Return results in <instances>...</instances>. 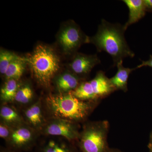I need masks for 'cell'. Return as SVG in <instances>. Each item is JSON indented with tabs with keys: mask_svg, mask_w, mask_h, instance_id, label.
<instances>
[{
	"mask_svg": "<svg viewBox=\"0 0 152 152\" xmlns=\"http://www.w3.org/2000/svg\"><path fill=\"white\" fill-rule=\"evenodd\" d=\"M124 26L113 24L103 19L97 32L89 37L88 42L96 47L98 51H104L113 58L114 66L125 58L134 57V53L130 48L125 38Z\"/></svg>",
	"mask_w": 152,
	"mask_h": 152,
	"instance_id": "obj_1",
	"label": "cell"
},
{
	"mask_svg": "<svg viewBox=\"0 0 152 152\" xmlns=\"http://www.w3.org/2000/svg\"><path fill=\"white\" fill-rule=\"evenodd\" d=\"M26 60L36 80L42 86L49 88L60 69V58L55 50L47 45L39 44Z\"/></svg>",
	"mask_w": 152,
	"mask_h": 152,
	"instance_id": "obj_2",
	"label": "cell"
},
{
	"mask_svg": "<svg viewBox=\"0 0 152 152\" xmlns=\"http://www.w3.org/2000/svg\"><path fill=\"white\" fill-rule=\"evenodd\" d=\"M47 107L55 118L80 121L89 114L90 103L76 97L70 92L66 94L50 95L46 99Z\"/></svg>",
	"mask_w": 152,
	"mask_h": 152,
	"instance_id": "obj_3",
	"label": "cell"
},
{
	"mask_svg": "<svg viewBox=\"0 0 152 152\" xmlns=\"http://www.w3.org/2000/svg\"><path fill=\"white\" fill-rule=\"evenodd\" d=\"M108 124L105 121L86 126L80 135V147L82 152H108Z\"/></svg>",
	"mask_w": 152,
	"mask_h": 152,
	"instance_id": "obj_4",
	"label": "cell"
},
{
	"mask_svg": "<svg viewBox=\"0 0 152 152\" xmlns=\"http://www.w3.org/2000/svg\"><path fill=\"white\" fill-rule=\"evenodd\" d=\"M115 91L110 79L104 72L99 71L91 80L83 82L71 93L78 99L87 101L107 96Z\"/></svg>",
	"mask_w": 152,
	"mask_h": 152,
	"instance_id": "obj_5",
	"label": "cell"
},
{
	"mask_svg": "<svg viewBox=\"0 0 152 152\" xmlns=\"http://www.w3.org/2000/svg\"><path fill=\"white\" fill-rule=\"evenodd\" d=\"M57 39L63 52L66 55H72L83 44L88 42L89 37L85 35L76 23L72 21L61 28Z\"/></svg>",
	"mask_w": 152,
	"mask_h": 152,
	"instance_id": "obj_6",
	"label": "cell"
},
{
	"mask_svg": "<svg viewBox=\"0 0 152 152\" xmlns=\"http://www.w3.org/2000/svg\"><path fill=\"white\" fill-rule=\"evenodd\" d=\"M44 132L49 135L62 136L69 141L75 140L80 137L72 122L61 119L52 120L45 126Z\"/></svg>",
	"mask_w": 152,
	"mask_h": 152,
	"instance_id": "obj_7",
	"label": "cell"
},
{
	"mask_svg": "<svg viewBox=\"0 0 152 152\" xmlns=\"http://www.w3.org/2000/svg\"><path fill=\"white\" fill-rule=\"evenodd\" d=\"M34 133L31 129L26 126L17 127L12 131L9 139L12 150L18 151L30 148L34 141Z\"/></svg>",
	"mask_w": 152,
	"mask_h": 152,
	"instance_id": "obj_8",
	"label": "cell"
},
{
	"mask_svg": "<svg viewBox=\"0 0 152 152\" xmlns=\"http://www.w3.org/2000/svg\"><path fill=\"white\" fill-rule=\"evenodd\" d=\"M101 61L97 55H88L78 53L75 55L70 64L72 72L77 76H86Z\"/></svg>",
	"mask_w": 152,
	"mask_h": 152,
	"instance_id": "obj_9",
	"label": "cell"
},
{
	"mask_svg": "<svg viewBox=\"0 0 152 152\" xmlns=\"http://www.w3.org/2000/svg\"><path fill=\"white\" fill-rule=\"evenodd\" d=\"M129 10V20L124 25L126 30L129 26L135 23L142 18L145 15V7L143 0H124Z\"/></svg>",
	"mask_w": 152,
	"mask_h": 152,
	"instance_id": "obj_10",
	"label": "cell"
},
{
	"mask_svg": "<svg viewBox=\"0 0 152 152\" xmlns=\"http://www.w3.org/2000/svg\"><path fill=\"white\" fill-rule=\"evenodd\" d=\"M118 71L116 74L110 79L113 86L115 90H122L126 92L128 90V80L130 74L135 69L126 68L123 64V60L117 64Z\"/></svg>",
	"mask_w": 152,
	"mask_h": 152,
	"instance_id": "obj_11",
	"label": "cell"
},
{
	"mask_svg": "<svg viewBox=\"0 0 152 152\" xmlns=\"http://www.w3.org/2000/svg\"><path fill=\"white\" fill-rule=\"evenodd\" d=\"M56 84L61 91L69 93L75 89L78 86L79 78L73 72H66L58 77Z\"/></svg>",
	"mask_w": 152,
	"mask_h": 152,
	"instance_id": "obj_12",
	"label": "cell"
},
{
	"mask_svg": "<svg viewBox=\"0 0 152 152\" xmlns=\"http://www.w3.org/2000/svg\"><path fill=\"white\" fill-rule=\"evenodd\" d=\"M26 63V59L21 57L13 61L9 66L5 74L6 80L13 79L18 80L24 72Z\"/></svg>",
	"mask_w": 152,
	"mask_h": 152,
	"instance_id": "obj_13",
	"label": "cell"
},
{
	"mask_svg": "<svg viewBox=\"0 0 152 152\" xmlns=\"http://www.w3.org/2000/svg\"><path fill=\"white\" fill-rule=\"evenodd\" d=\"M20 87L18 80L13 79L7 80L1 90V99L6 102L14 100Z\"/></svg>",
	"mask_w": 152,
	"mask_h": 152,
	"instance_id": "obj_14",
	"label": "cell"
},
{
	"mask_svg": "<svg viewBox=\"0 0 152 152\" xmlns=\"http://www.w3.org/2000/svg\"><path fill=\"white\" fill-rule=\"evenodd\" d=\"M39 152H76L73 147L64 142L49 141L41 147Z\"/></svg>",
	"mask_w": 152,
	"mask_h": 152,
	"instance_id": "obj_15",
	"label": "cell"
},
{
	"mask_svg": "<svg viewBox=\"0 0 152 152\" xmlns=\"http://www.w3.org/2000/svg\"><path fill=\"white\" fill-rule=\"evenodd\" d=\"M25 115L31 124L34 126H41L43 122V117L40 103L37 102L31 106L25 112Z\"/></svg>",
	"mask_w": 152,
	"mask_h": 152,
	"instance_id": "obj_16",
	"label": "cell"
},
{
	"mask_svg": "<svg viewBox=\"0 0 152 152\" xmlns=\"http://www.w3.org/2000/svg\"><path fill=\"white\" fill-rule=\"evenodd\" d=\"M0 115L4 124L8 126L18 124L22 121L18 113L14 109L8 106H3L1 108Z\"/></svg>",
	"mask_w": 152,
	"mask_h": 152,
	"instance_id": "obj_17",
	"label": "cell"
},
{
	"mask_svg": "<svg viewBox=\"0 0 152 152\" xmlns=\"http://www.w3.org/2000/svg\"><path fill=\"white\" fill-rule=\"evenodd\" d=\"M21 57L12 52L1 49L0 51V72L4 75L10 64Z\"/></svg>",
	"mask_w": 152,
	"mask_h": 152,
	"instance_id": "obj_18",
	"label": "cell"
},
{
	"mask_svg": "<svg viewBox=\"0 0 152 152\" xmlns=\"http://www.w3.org/2000/svg\"><path fill=\"white\" fill-rule=\"evenodd\" d=\"M33 90L28 84L20 86L17 91L14 100L19 103L26 104L29 102L33 97Z\"/></svg>",
	"mask_w": 152,
	"mask_h": 152,
	"instance_id": "obj_19",
	"label": "cell"
},
{
	"mask_svg": "<svg viewBox=\"0 0 152 152\" xmlns=\"http://www.w3.org/2000/svg\"><path fill=\"white\" fill-rule=\"evenodd\" d=\"M12 131H10L9 126L5 124L1 123L0 125V137L6 140H9Z\"/></svg>",
	"mask_w": 152,
	"mask_h": 152,
	"instance_id": "obj_20",
	"label": "cell"
},
{
	"mask_svg": "<svg viewBox=\"0 0 152 152\" xmlns=\"http://www.w3.org/2000/svg\"><path fill=\"white\" fill-rule=\"evenodd\" d=\"M143 66H149L152 68V56H150V58L146 61H142V64L137 66L136 69L142 68Z\"/></svg>",
	"mask_w": 152,
	"mask_h": 152,
	"instance_id": "obj_21",
	"label": "cell"
},
{
	"mask_svg": "<svg viewBox=\"0 0 152 152\" xmlns=\"http://www.w3.org/2000/svg\"><path fill=\"white\" fill-rule=\"evenodd\" d=\"M146 11L152 12V0H143Z\"/></svg>",
	"mask_w": 152,
	"mask_h": 152,
	"instance_id": "obj_22",
	"label": "cell"
},
{
	"mask_svg": "<svg viewBox=\"0 0 152 152\" xmlns=\"http://www.w3.org/2000/svg\"><path fill=\"white\" fill-rule=\"evenodd\" d=\"M148 148L150 151H152V132L150 136L149 143L148 145Z\"/></svg>",
	"mask_w": 152,
	"mask_h": 152,
	"instance_id": "obj_23",
	"label": "cell"
},
{
	"mask_svg": "<svg viewBox=\"0 0 152 152\" xmlns=\"http://www.w3.org/2000/svg\"><path fill=\"white\" fill-rule=\"evenodd\" d=\"M108 152H122L119 150L115 149H112L109 150V151Z\"/></svg>",
	"mask_w": 152,
	"mask_h": 152,
	"instance_id": "obj_24",
	"label": "cell"
},
{
	"mask_svg": "<svg viewBox=\"0 0 152 152\" xmlns=\"http://www.w3.org/2000/svg\"><path fill=\"white\" fill-rule=\"evenodd\" d=\"M2 152H20V151H14L13 150H8V151H4Z\"/></svg>",
	"mask_w": 152,
	"mask_h": 152,
	"instance_id": "obj_25",
	"label": "cell"
},
{
	"mask_svg": "<svg viewBox=\"0 0 152 152\" xmlns=\"http://www.w3.org/2000/svg\"><path fill=\"white\" fill-rule=\"evenodd\" d=\"M150 152H152V151H150Z\"/></svg>",
	"mask_w": 152,
	"mask_h": 152,
	"instance_id": "obj_26",
	"label": "cell"
}]
</instances>
